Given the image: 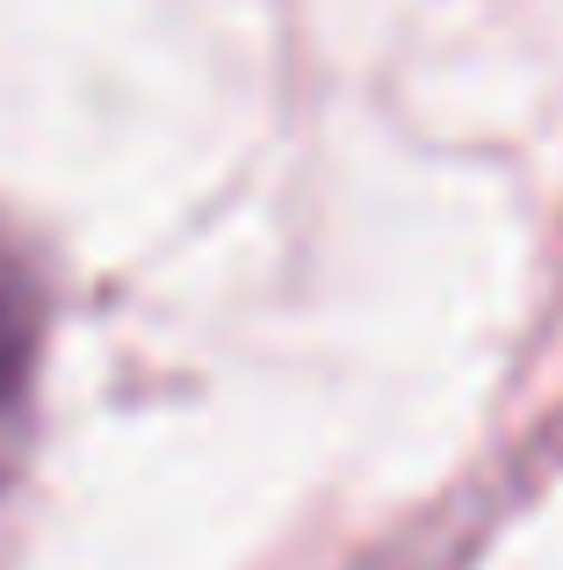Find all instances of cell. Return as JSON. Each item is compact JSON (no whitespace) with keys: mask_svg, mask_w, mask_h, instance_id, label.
I'll use <instances>...</instances> for the list:
<instances>
[{"mask_svg":"<svg viewBox=\"0 0 563 570\" xmlns=\"http://www.w3.org/2000/svg\"><path fill=\"white\" fill-rule=\"evenodd\" d=\"M14 362H22V325H14V311L0 304V397H8V383H14Z\"/></svg>","mask_w":563,"mask_h":570,"instance_id":"obj_1","label":"cell"}]
</instances>
